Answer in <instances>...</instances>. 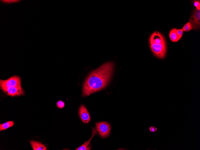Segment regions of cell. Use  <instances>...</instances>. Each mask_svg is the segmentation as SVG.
Returning <instances> with one entry per match:
<instances>
[{"mask_svg": "<svg viewBox=\"0 0 200 150\" xmlns=\"http://www.w3.org/2000/svg\"><path fill=\"white\" fill-rule=\"evenodd\" d=\"M113 67V63L108 62L92 72L84 84L83 96L89 95L104 88L110 80Z\"/></svg>", "mask_w": 200, "mask_h": 150, "instance_id": "obj_1", "label": "cell"}, {"mask_svg": "<svg viewBox=\"0 0 200 150\" xmlns=\"http://www.w3.org/2000/svg\"><path fill=\"white\" fill-rule=\"evenodd\" d=\"M149 45L151 50L154 55L160 59L164 58L166 52V41L160 44H156L149 41Z\"/></svg>", "mask_w": 200, "mask_h": 150, "instance_id": "obj_2", "label": "cell"}, {"mask_svg": "<svg viewBox=\"0 0 200 150\" xmlns=\"http://www.w3.org/2000/svg\"><path fill=\"white\" fill-rule=\"evenodd\" d=\"M21 77L18 75L13 76L6 80L1 79L0 88L2 90L10 87L21 86Z\"/></svg>", "mask_w": 200, "mask_h": 150, "instance_id": "obj_3", "label": "cell"}, {"mask_svg": "<svg viewBox=\"0 0 200 150\" xmlns=\"http://www.w3.org/2000/svg\"><path fill=\"white\" fill-rule=\"evenodd\" d=\"M96 127L99 135L102 137H107L110 131V126L107 122H103L97 123Z\"/></svg>", "mask_w": 200, "mask_h": 150, "instance_id": "obj_4", "label": "cell"}, {"mask_svg": "<svg viewBox=\"0 0 200 150\" xmlns=\"http://www.w3.org/2000/svg\"><path fill=\"white\" fill-rule=\"evenodd\" d=\"M1 90L6 95L12 97L24 95L25 94L21 86L10 87Z\"/></svg>", "mask_w": 200, "mask_h": 150, "instance_id": "obj_5", "label": "cell"}, {"mask_svg": "<svg viewBox=\"0 0 200 150\" xmlns=\"http://www.w3.org/2000/svg\"><path fill=\"white\" fill-rule=\"evenodd\" d=\"M189 22L192 25V28L194 30H197L200 27V10L196 9L194 11L191 16Z\"/></svg>", "mask_w": 200, "mask_h": 150, "instance_id": "obj_6", "label": "cell"}, {"mask_svg": "<svg viewBox=\"0 0 200 150\" xmlns=\"http://www.w3.org/2000/svg\"><path fill=\"white\" fill-rule=\"evenodd\" d=\"M79 116L82 121L84 123H88L90 120V117L86 107L81 105L79 110Z\"/></svg>", "mask_w": 200, "mask_h": 150, "instance_id": "obj_7", "label": "cell"}, {"mask_svg": "<svg viewBox=\"0 0 200 150\" xmlns=\"http://www.w3.org/2000/svg\"><path fill=\"white\" fill-rule=\"evenodd\" d=\"M149 41L156 44H160L166 41L164 37L160 33L155 31L151 35Z\"/></svg>", "mask_w": 200, "mask_h": 150, "instance_id": "obj_8", "label": "cell"}, {"mask_svg": "<svg viewBox=\"0 0 200 150\" xmlns=\"http://www.w3.org/2000/svg\"><path fill=\"white\" fill-rule=\"evenodd\" d=\"M97 133V130L95 128L93 129L92 134L91 137L87 141L85 142L83 144L76 149V150H89L91 149V146H89L90 143L92 139Z\"/></svg>", "mask_w": 200, "mask_h": 150, "instance_id": "obj_9", "label": "cell"}, {"mask_svg": "<svg viewBox=\"0 0 200 150\" xmlns=\"http://www.w3.org/2000/svg\"><path fill=\"white\" fill-rule=\"evenodd\" d=\"M30 143L33 150H46V146L40 142L35 141H31Z\"/></svg>", "mask_w": 200, "mask_h": 150, "instance_id": "obj_10", "label": "cell"}, {"mask_svg": "<svg viewBox=\"0 0 200 150\" xmlns=\"http://www.w3.org/2000/svg\"><path fill=\"white\" fill-rule=\"evenodd\" d=\"M176 30V28H173L170 30L169 33V37L173 42H177L181 39L177 34Z\"/></svg>", "mask_w": 200, "mask_h": 150, "instance_id": "obj_11", "label": "cell"}, {"mask_svg": "<svg viewBox=\"0 0 200 150\" xmlns=\"http://www.w3.org/2000/svg\"><path fill=\"white\" fill-rule=\"evenodd\" d=\"M14 125V122L13 121H8L2 124H0V131L5 130L13 126Z\"/></svg>", "mask_w": 200, "mask_h": 150, "instance_id": "obj_12", "label": "cell"}, {"mask_svg": "<svg viewBox=\"0 0 200 150\" xmlns=\"http://www.w3.org/2000/svg\"><path fill=\"white\" fill-rule=\"evenodd\" d=\"M192 29V25L191 23L188 22L183 26L182 29L185 31L187 32Z\"/></svg>", "mask_w": 200, "mask_h": 150, "instance_id": "obj_13", "label": "cell"}, {"mask_svg": "<svg viewBox=\"0 0 200 150\" xmlns=\"http://www.w3.org/2000/svg\"><path fill=\"white\" fill-rule=\"evenodd\" d=\"M56 105L58 108H62L64 106V103L62 101L59 100L57 102Z\"/></svg>", "mask_w": 200, "mask_h": 150, "instance_id": "obj_14", "label": "cell"}, {"mask_svg": "<svg viewBox=\"0 0 200 150\" xmlns=\"http://www.w3.org/2000/svg\"><path fill=\"white\" fill-rule=\"evenodd\" d=\"M176 33L178 36L181 38L183 34V31L182 29L176 30Z\"/></svg>", "mask_w": 200, "mask_h": 150, "instance_id": "obj_15", "label": "cell"}, {"mask_svg": "<svg viewBox=\"0 0 200 150\" xmlns=\"http://www.w3.org/2000/svg\"><path fill=\"white\" fill-rule=\"evenodd\" d=\"M194 5L196 7L197 10H200V3L199 1L195 0Z\"/></svg>", "mask_w": 200, "mask_h": 150, "instance_id": "obj_16", "label": "cell"}, {"mask_svg": "<svg viewBox=\"0 0 200 150\" xmlns=\"http://www.w3.org/2000/svg\"><path fill=\"white\" fill-rule=\"evenodd\" d=\"M157 128L154 126H151L149 128V130L151 132H154L157 130Z\"/></svg>", "mask_w": 200, "mask_h": 150, "instance_id": "obj_17", "label": "cell"}, {"mask_svg": "<svg viewBox=\"0 0 200 150\" xmlns=\"http://www.w3.org/2000/svg\"><path fill=\"white\" fill-rule=\"evenodd\" d=\"M4 1V2L7 3H11L14 2H16L18 1L17 0H4L2 1Z\"/></svg>", "mask_w": 200, "mask_h": 150, "instance_id": "obj_18", "label": "cell"}]
</instances>
